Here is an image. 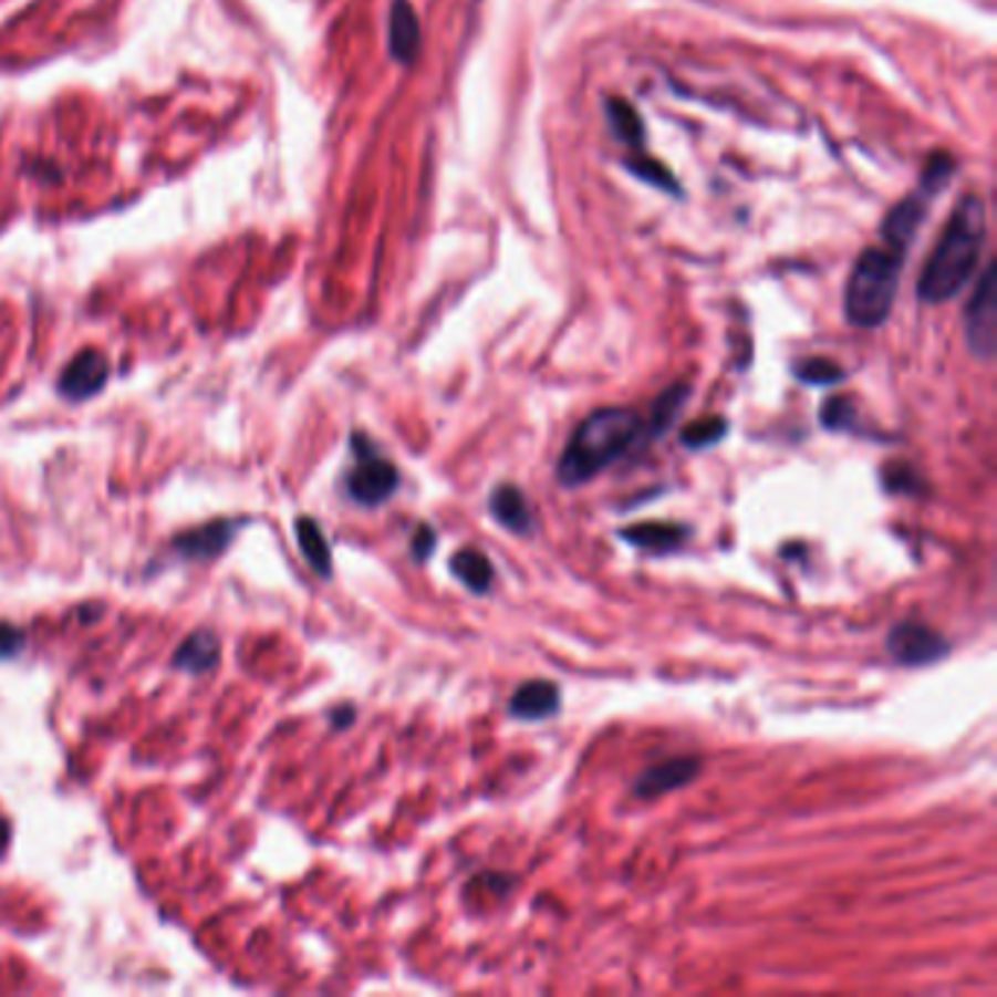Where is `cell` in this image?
<instances>
[{"label": "cell", "instance_id": "6da1fadb", "mask_svg": "<svg viewBox=\"0 0 997 997\" xmlns=\"http://www.w3.org/2000/svg\"><path fill=\"white\" fill-rule=\"evenodd\" d=\"M986 202L977 194L959 199L918 276V302L945 304L972 281L986 246Z\"/></svg>", "mask_w": 997, "mask_h": 997}, {"label": "cell", "instance_id": "7a4b0ae2", "mask_svg": "<svg viewBox=\"0 0 997 997\" xmlns=\"http://www.w3.org/2000/svg\"><path fill=\"white\" fill-rule=\"evenodd\" d=\"M646 445L644 418L635 409L603 407L585 416L559 457L557 477L564 489H577L612 468L630 450Z\"/></svg>", "mask_w": 997, "mask_h": 997}, {"label": "cell", "instance_id": "3957f363", "mask_svg": "<svg viewBox=\"0 0 997 997\" xmlns=\"http://www.w3.org/2000/svg\"><path fill=\"white\" fill-rule=\"evenodd\" d=\"M904 255L886 246H872L851 267L845 284V320L854 328H881L890 320L892 304L899 295Z\"/></svg>", "mask_w": 997, "mask_h": 997}, {"label": "cell", "instance_id": "277c9868", "mask_svg": "<svg viewBox=\"0 0 997 997\" xmlns=\"http://www.w3.org/2000/svg\"><path fill=\"white\" fill-rule=\"evenodd\" d=\"M957 173V162L948 156V153H936L931 156V162L924 164L922 179H918V188L910 194V197L901 199L881 226V238L886 249L899 255H907L910 243L916 240L918 226L924 222V214L931 208V202L942 194V188L954 179Z\"/></svg>", "mask_w": 997, "mask_h": 997}, {"label": "cell", "instance_id": "5b68a950", "mask_svg": "<svg viewBox=\"0 0 997 997\" xmlns=\"http://www.w3.org/2000/svg\"><path fill=\"white\" fill-rule=\"evenodd\" d=\"M354 468L345 475V491L360 507H381L398 491L401 475L366 434L352 436Z\"/></svg>", "mask_w": 997, "mask_h": 997}, {"label": "cell", "instance_id": "8992f818", "mask_svg": "<svg viewBox=\"0 0 997 997\" xmlns=\"http://www.w3.org/2000/svg\"><path fill=\"white\" fill-rule=\"evenodd\" d=\"M965 343L974 357L991 360L997 349V284L995 263L983 270L972 302L965 308Z\"/></svg>", "mask_w": 997, "mask_h": 997}, {"label": "cell", "instance_id": "52a82bcc", "mask_svg": "<svg viewBox=\"0 0 997 997\" xmlns=\"http://www.w3.org/2000/svg\"><path fill=\"white\" fill-rule=\"evenodd\" d=\"M886 653L901 667H927L951 655V641L927 623L901 621L886 635Z\"/></svg>", "mask_w": 997, "mask_h": 997}, {"label": "cell", "instance_id": "ba28073f", "mask_svg": "<svg viewBox=\"0 0 997 997\" xmlns=\"http://www.w3.org/2000/svg\"><path fill=\"white\" fill-rule=\"evenodd\" d=\"M108 381V357L103 352L85 349L76 354L59 375V395L67 401H85L97 395Z\"/></svg>", "mask_w": 997, "mask_h": 997}, {"label": "cell", "instance_id": "9c48e42d", "mask_svg": "<svg viewBox=\"0 0 997 997\" xmlns=\"http://www.w3.org/2000/svg\"><path fill=\"white\" fill-rule=\"evenodd\" d=\"M626 544L644 550L650 557H667V553H678L685 548L694 530L687 523H673V521H646V523H630L617 530Z\"/></svg>", "mask_w": 997, "mask_h": 997}, {"label": "cell", "instance_id": "30bf717a", "mask_svg": "<svg viewBox=\"0 0 997 997\" xmlns=\"http://www.w3.org/2000/svg\"><path fill=\"white\" fill-rule=\"evenodd\" d=\"M699 758H671V760H662V764H655V767H646L638 778H635V785H632V793L638 796V799H655V796H664L671 793V790H678V787L690 785L696 776H699Z\"/></svg>", "mask_w": 997, "mask_h": 997}, {"label": "cell", "instance_id": "8fae6325", "mask_svg": "<svg viewBox=\"0 0 997 997\" xmlns=\"http://www.w3.org/2000/svg\"><path fill=\"white\" fill-rule=\"evenodd\" d=\"M238 521L231 518H220V521L205 523L197 530L181 532L173 539V550L179 553L181 559H214L220 557L222 550L229 548L235 536H238Z\"/></svg>", "mask_w": 997, "mask_h": 997}, {"label": "cell", "instance_id": "7c38bea8", "mask_svg": "<svg viewBox=\"0 0 997 997\" xmlns=\"http://www.w3.org/2000/svg\"><path fill=\"white\" fill-rule=\"evenodd\" d=\"M562 708V687L550 678H530L509 699L507 712L516 719H548Z\"/></svg>", "mask_w": 997, "mask_h": 997}, {"label": "cell", "instance_id": "4fadbf2b", "mask_svg": "<svg viewBox=\"0 0 997 997\" xmlns=\"http://www.w3.org/2000/svg\"><path fill=\"white\" fill-rule=\"evenodd\" d=\"M489 516L509 530L512 536H530L536 530V518L527 495L512 482H500L489 495Z\"/></svg>", "mask_w": 997, "mask_h": 997}, {"label": "cell", "instance_id": "5bb4252c", "mask_svg": "<svg viewBox=\"0 0 997 997\" xmlns=\"http://www.w3.org/2000/svg\"><path fill=\"white\" fill-rule=\"evenodd\" d=\"M422 48V27H418L416 9L407 0H395L390 12V53L395 62L409 65Z\"/></svg>", "mask_w": 997, "mask_h": 997}, {"label": "cell", "instance_id": "9a60e30c", "mask_svg": "<svg viewBox=\"0 0 997 997\" xmlns=\"http://www.w3.org/2000/svg\"><path fill=\"white\" fill-rule=\"evenodd\" d=\"M448 571L450 577L457 582H463L471 594L482 598V594H489L495 589V564L486 553L475 548H463L457 550L448 562Z\"/></svg>", "mask_w": 997, "mask_h": 997}, {"label": "cell", "instance_id": "2e32d148", "mask_svg": "<svg viewBox=\"0 0 997 997\" xmlns=\"http://www.w3.org/2000/svg\"><path fill=\"white\" fill-rule=\"evenodd\" d=\"M217 662H220V638L208 630H197L194 635H188L173 655V664L188 673L211 671L217 667Z\"/></svg>", "mask_w": 997, "mask_h": 997}, {"label": "cell", "instance_id": "e0dca14e", "mask_svg": "<svg viewBox=\"0 0 997 997\" xmlns=\"http://www.w3.org/2000/svg\"><path fill=\"white\" fill-rule=\"evenodd\" d=\"M295 539H299V548H302L308 564L320 573L322 580H328L331 571H334V564H331V544H328L325 532H322V527L316 523V518L311 516L295 518Z\"/></svg>", "mask_w": 997, "mask_h": 997}, {"label": "cell", "instance_id": "ac0fdd59", "mask_svg": "<svg viewBox=\"0 0 997 997\" xmlns=\"http://www.w3.org/2000/svg\"><path fill=\"white\" fill-rule=\"evenodd\" d=\"M687 398H690V386L687 384H676L671 390H664L658 395V401L653 404L650 409V416L644 418V430H646V442L658 439L662 434L671 430V425L676 422V416L685 409Z\"/></svg>", "mask_w": 997, "mask_h": 997}, {"label": "cell", "instance_id": "d6986e66", "mask_svg": "<svg viewBox=\"0 0 997 997\" xmlns=\"http://www.w3.org/2000/svg\"><path fill=\"white\" fill-rule=\"evenodd\" d=\"M726 434H728V418L708 416L694 422V425H687L685 430L678 434V442H682V448L687 450H708L726 439Z\"/></svg>", "mask_w": 997, "mask_h": 997}, {"label": "cell", "instance_id": "ffe728a7", "mask_svg": "<svg viewBox=\"0 0 997 997\" xmlns=\"http://www.w3.org/2000/svg\"><path fill=\"white\" fill-rule=\"evenodd\" d=\"M609 123H612L614 135L630 144V147H641L644 144V123H641L638 112L626 103V100H609Z\"/></svg>", "mask_w": 997, "mask_h": 997}, {"label": "cell", "instance_id": "44dd1931", "mask_svg": "<svg viewBox=\"0 0 997 997\" xmlns=\"http://www.w3.org/2000/svg\"><path fill=\"white\" fill-rule=\"evenodd\" d=\"M819 425L831 430V434H858V407L849 395H834L822 404V413H819Z\"/></svg>", "mask_w": 997, "mask_h": 997}, {"label": "cell", "instance_id": "7402d4cb", "mask_svg": "<svg viewBox=\"0 0 997 997\" xmlns=\"http://www.w3.org/2000/svg\"><path fill=\"white\" fill-rule=\"evenodd\" d=\"M881 486L886 495H907V498L924 495L922 471L916 466H910V463H890V466H883Z\"/></svg>", "mask_w": 997, "mask_h": 997}, {"label": "cell", "instance_id": "603a6c76", "mask_svg": "<svg viewBox=\"0 0 997 997\" xmlns=\"http://www.w3.org/2000/svg\"><path fill=\"white\" fill-rule=\"evenodd\" d=\"M793 377L808 386H834L845 381V368H840L834 360L808 357L793 363Z\"/></svg>", "mask_w": 997, "mask_h": 997}, {"label": "cell", "instance_id": "cb8c5ba5", "mask_svg": "<svg viewBox=\"0 0 997 997\" xmlns=\"http://www.w3.org/2000/svg\"><path fill=\"white\" fill-rule=\"evenodd\" d=\"M626 167H630V170L635 173V176H641V179L653 181V185H658V188H664V190H671V194H678V181L673 179L671 170H667L664 164H658V162H630V164H626Z\"/></svg>", "mask_w": 997, "mask_h": 997}, {"label": "cell", "instance_id": "d4e9b609", "mask_svg": "<svg viewBox=\"0 0 997 997\" xmlns=\"http://www.w3.org/2000/svg\"><path fill=\"white\" fill-rule=\"evenodd\" d=\"M436 544H439V536H436L434 527H430V523H422V527H418V530L413 532V541H409V553H413V559H416V562H427V559H430V553H434V550H436Z\"/></svg>", "mask_w": 997, "mask_h": 997}, {"label": "cell", "instance_id": "484cf974", "mask_svg": "<svg viewBox=\"0 0 997 997\" xmlns=\"http://www.w3.org/2000/svg\"><path fill=\"white\" fill-rule=\"evenodd\" d=\"M24 632L12 626V623H0V662L12 658L24 650Z\"/></svg>", "mask_w": 997, "mask_h": 997}, {"label": "cell", "instance_id": "4316f807", "mask_svg": "<svg viewBox=\"0 0 997 997\" xmlns=\"http://www.w3.org/2000/svg\"><path fill=\"white\" fill-rule=\"evenodd\" d=\"M352 719H354V708H352V705H345V708H340V712L331 714V723H334L336 728L352 726Z\"/></svg>", "mask_w": 997, "mask_h": 997}, {"label": "cell", "instance_id": "83f0119b", "mask_svg": "<svg viewBox=\"0 0 997 997\" xmlns=\"http://www.w3.org/2000/svg\"><path fill=\"white\" fill-rule=\"evenodd\" d=\"M7 845H9V822L7 819H0V854L7 851Z\"/></svg>", "mask_w": 997, "mask_h": 997}]
</instances>
